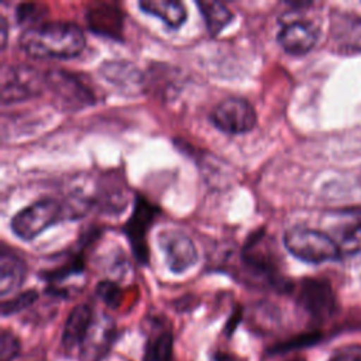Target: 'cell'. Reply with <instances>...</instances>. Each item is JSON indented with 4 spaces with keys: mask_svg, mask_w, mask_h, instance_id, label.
I'll use <instances>...</instances> for the list:
<instances>
[{
    "mask_svg": "<svg viewBox=\"0 0 361 361\" xmlns=\"http://www.w3.org/2000/svg\"><path fill=\"white\" fill-rule=\"evenodd\" d=\"M85 34L75 23L49 21L27 27L20 35V48L42 59H71L85 48Z\"/></svg>",
    "mask_w": 361,
    "mask_h": 361,
    "instance_id": "1",
    "label": "cell"
},
{
    "mask_svg": "<svg viewBox=\"0 0 361 361\" xmlns=\"http://www.w3.org/2000/svg\"><path fill=\"white\" fill-rule=\"evenodd\" d=\"M63 219H69L66 204L54 197H44L18 210L10 221V227L20 240L31 241Z\"/></svg>",
    "mask_w": 361,
    "mask_h": 361,
    "instance_id": "2",
    "label": "cell"
},
{
    "mask_svg": "<svg viewBox=\"0 0 361 361\" xmlns=\"http://www.w3.org/2000/svg\"><path fill=\"white\" fill-rule=\"evenodd\" d=\"M283 245L293 257L310 264H322L341 258L333 240L324 231L314 228L292 227L286 230L283 234Z\"/></svg>",
    "mask_w": 361,
    "mask_h": 361,
    "instance_id": "3",
    "label": "cell"
},
{
    "mask_svg": "<svg viewBox=\"0 0 361 361\" xmlns=\"http://www.w3.org/2000/svg\"><path fill=\"white\" fill-rule=\"evenodd\" d=\"M337 245L341 257L361 252V209L344 207L331 210L324 217L323 230Z\"/></svg>",
    "mask_w": 361,
    "mask_h": 361,
    "instance_id": "4",
    "label": "cell"
},
{
    "mask_svg": "<svg viewBox=\"0 0 361 361\" xmlns=\"http://www.w3.org/2000/svg\"><path fill=\"white\" fill-rule=\"evenodd\" d=\"M241 259L247 271H250L255 276L265 279L279 290L290 289V285L285 282L278 272L276 259L271 248H268L264 230H257L247 238L241 250Z\"/></svg>",
    "mask_w": 361,
    "mask_h": 361,
    "instance_id": "5",
    "label": "cell"
},
{
    "mask_svg": "<svg viewBox=\"0 0 361 361\" xmlns=\"http://www.w3.org/2000/svg\"><path fill=\"white\" fill-rule=\"evenodd\" d=\"M45 87L54 96L56 104L63 110H78L94 102V94L78 75L62 69L45 73Z\"/></svg>",
    "mask_w": 361,
    "mask_h": 361,
    "instance_id": "6",
    "label": "cell"
},
{
    "mask_svg": "<svg viewBox=\"0 0 361 361\" xmlns=\"http://www.w3.org/2000/svg\"><path fill=\"white\" fill-rule=\"evenodd\" d=\"M210 121L221 133L238 135L255 127L257 113L250 102L233 96L216 104L210 113Z\"/></svg>",
    "mask_w": 361,
    "mask_h": 361,
    "instance_id": "7",
    "label": "cell"
},
{
    "mask_svg": "<svg viewBox=\"0 0 361 361\" xmlns=\"http://www.w3.org/2000/svg\"><path fill=\"white\" fill-rule=\"evenodd\" d=\"M158 216V207L154 206L144 196L137 195L133 204V212L124 224V233L130 241L134 258L145 265L148 264L149 250L147 243V234Z\"/></svg>",
    "mask_w": 361,
    "mask_h": 361,
    "instance_id": "8",
    "label": "cell"
},
{
    "mask_svg": "<svg viewBox=\"0 0 361 361\" xmlns=\"http://www.w3.org/2000/svg\"><path fill=\"white\" fill-rule=\"evenodd\" d=\"M0 82V97L6 104L38 94L45 87V73L30 66H4Z\"/></svg>",
    "mask_w": 361,
    "mask_h": 361,
    "instance_id": "9",
    "label": "cell"
},
{
    "mask_svg": "<svg viewBox=\"0 0 361 361\" xmlns=\"http://www.w3.org/2000/svg\"><path fill=\"white\" fill-rule=\"evenodd\" d=\"M296 300L314 322H324L336 312V298L326 281L303 279L299 283Z\"/></svg>",
    "mask_w": 361,
    "mask_h": 361,
    "instance_id": "10",
    "label": "cell"
},
{
    "mask_svg": "<svg viewBox=\"0 0 361 361\" xmlns=\"http://www.w3.org/2000/svg\"><path fill=\"white\" fill-rule=\"evenodd\" d=\"M158 244L165 254L168 268L173 274L185 272L197 261V250L193 241L179 230L171 228L161 231Z\"/></svg>",
    "mask_w": 361,
    "mask_h": 361,
    "instance_id": "11",
    "label": "cell"
},
{
    "mask_svg": "<svg viewBox=\"0 0 361 361\" xmlns=\"http://www.w3.org/2000/svg\"><path fill=\"white\" fill-rule=\"evenodd\" d=\"M317 38V28L307 21L285 23L276 37L283 51L295 56L307 54L316 45Z\"/></svg>",
    "mask_w": 361,
    "mask_h": 361,
    "instance_id": "12",
    "label": "cell"
},
{
    "mask_svg": "<svg viewBox=\"0 0 361 361\" xmlns=\"http://www.w3.org/2000/svg\"><path fill=\"white\" fill-rule=\"evenodd\" d=\"M94 316L93 310L87 303L76 305L68 314L63 330H62V345L66 350H73L75 347H82L92 324Z\"/></svg>",
    "mask_w": 361,
    "mask_h": 361,
    "instance_id": "13",
    "label": "cell"
},
{
    "mask_svg": "<svg viewBox=\"0 0 361 361\" xmlns=\"http://www.w3.org/2000/svg\"><path fill=\"white\" fill-rule=\"evenodd\" d=\"M114 334V324L109 319H94L82 344L83 361H100L109 350Z\"/></svg>",
    "mask_w": 361,
    "mask_h": 361,
    "instance_id": "14",
    "label": "cell"
},
{
    "mask_svg": "<svg viewBox=\"0 0 361 361\" xmlns=\"http://www.w3.org/2000/svg\"><path fill=\"white\" fill-rule=\"evenodd\" d=\"M25 261L16 252L3 248L0 251V295L6 298L16 292L25 279Z\"/></svg>",
    "mask_w": 361,
    "mask_h": 361,
    "instance_id": "15",
    "label": "cell"
},
{
    "mask_svg": "<svg viewBox=\"0 0 361 361\" xmlns=\"http://www.w3.org/2000/svg\"><path fill=\"white\" fill-rule=\"evenodd\" d=\"M100 73L107 82L126 92L138 90L144 82L141 72L126 61H109L100 66Z\"/></svg>",
    "mask_w": 361,
    "mask_h": 361,
    "instance_id": "16",
    "label": "cell"
},
{
    "mask_svg": "<svg viewBox=\"0 0 361 361\" xmlns=\"http://www.w3.org/2000/svg\"><path fill=\"white\" fill-rule=\"evenodd\" d=\"M140 8L151 16L161 18L169 28L178 30L188 18L186 7L176 0H144L138 3Z\"/></svg>",
    "mask_w": 361,
    "mask_h": 361,
    "instance_id": "17",
    "label": "cell"
},
{
    "mask_svg": "<svg viewBox=\"0 0 361 361\" xmlns=\"http://www.w3.org/2000/svg\"><path fill=\"white\" fill-rule=\"evenodd\" d=\"M89 28L100 35L114 37L121 32V13L111 4H100L86 13Z\"/></svg>",
    "mask_w": 361,
    "mask_h": 361,
    "instance_id": "18",
    "label": "cell"
},
{
    "mask_svg": "<svg viewBox=\"0 0 361 361\" xmlns=\"http://www.w3.org/2000/svg\"><path fill=\"white\" fill-rule=\"evenodd\" d=\"M196 6L204 20L206 28L210 35H219L234 18L231 10L221 1L216 0H206V1H196Z\"/></svg>",
    "mask_w": 361,
    "mask_h": 361,
    "instance_id": "19",
    "label": "cell"
},
{
    "mask_svg": "<svg viewBox=\"0 0 361 361\" xmlns=\"http://www.w3.org/2000/svg\"><path fill=\"white\" fill-rule=\"evenodd\" d=\"M333 37L344 49L361 52V18L353 16H341L334 21Z\"/></svg>",
    "mask_w": 361,
    "mask_h": 361,
    "instance_id": "20",
    "label": "cell"
},
{
    "mask_svg": "<svg viewBox=\"0 0 361 361\" xmlns=\"http://www.w3.org/2000/svg\"><path fill=\"white\" fill-rule=\"evenodd\" d=\"M173 336L169 330L159 331L148 340L145 361H172Z\"/></svg>",
    "mask_w": 361,
    "mask_h": 361,
    "instance_id": "21",
    "label": "cell"
},
{
    "mask_svg": "<svg viewBox=\"0 0 361 361\" xmlns=\"http://www.w3.org/2000/svg\"><path fill=\"white\" fill-rule=\"evenodd\" d=\"M38 299V292L34 289H28L25 292H21L16 296H11L10 299H3L1 302V316H10L16 314L27 307H30L35 300Z\"/></svg>",
    "mask_w": 361,
    "mask_h": 361,
    "instance_id": "22",
    "label": "cell"
},
{
    "mask_svg": "<svg viewBox=\"0 0 361 361\" xmlns=\"http://www.w3.org/2000/svg\"><path fill=\"white\" fill-rule=\"evenodd\" d=\"M21 343L18 337L10 331L3 330L0 334V361H14L20 354Z\"/></svg>",
    "mask_w": 361,
    "mask_h": 361,
    "instance_id": "23",
    "label": "cell"
},
{
    "mask_svg": "<svg viewBox=\"0 0 361 361\" xmlns=\"http://www.w3.org/2000/svg\"><path fill=\"white\" fill-rule=\"evenodd\" d=\"M45 7L34 3H23L16 8V17L20 24H31L30 27L39 24V20L45 16Z\"/></svg>",
    "mask_w": 361,
    "mask_h": 361,
    "instance_id": "24",
    "label": "cell"
},
{
    "mask_svg": "<svg viewBox=\"0 0 361 361\" xmlns=\"http://www.w3.org/2000/svg\"><path fill=\"white\" fill-rule=\"evenodd\" d=\"M96 295L109 307H117L121 302V289L113 281H100L96 286Z\"/></svg>",
    "mask_w": 361,
    "mask_h": 361,
    "instance_id": "25",
    "label": "cell"
},
{
    "mask_svg": "<svg viewBox=\"0 0 361 361\" xmlns=\"http://www.w3.org/2000/svg\"><path fill=\"white\" fill-rule=\"evenodd\" d=\"M320 338H322L320 333H305V334L296 336L290 340H286V341L275 345L272 348V353H285V351H290V350H296V348L314 345L316 343H319Z\"/></svg>",
    "mask_w": 361,
    "mask_h": 361,
    "instance_id": "26",
    "label": "cell"
},
{
    "mask_svg": "<svg viewBox=\"0 0 361 361\" xmlns=\"http://www.w3.org/2000/svg\"><path fill=\"white\" fill-rule=\"evenodd\" d=\"M329 361H361V351L357 348H345L334 353Z\"/></svg>",
    "mask_w": 361,
    "mask_h": 361,
    "instance_id": "27",
    "label": "cell"
},
{
    "mask_svg": "<svg viewBox=\"0 0 361 361\" xmlns=\"http://www.w3.org/2000/svg\"><path fill=\"white\" fill-rule=\"evenodd\" d=\"M7 38H8V34H7V20H6V17L3 14H0V45H1V49L6 48Z\"/></svg>",
    "mask_w": 361,
    "mask_h": 361,
    "instance_id": "28",
    "label": "cell"
},
{
    "mask_svg": "<svg viewBox=\"0 0 361 361\" xmlns=\"http://www.w3.org/2000/svg\"><path fill=\"white\" fill-rule=\"evenodd\" d=\"M217 361H231V358H230L228 355H224V354H223V355H219V357H217Z\"/></svg>",
    "mask_w": 361,
    "mask_h": 361,
    "instance_id": "29",
    "label": "cell"
}]
</instances>
